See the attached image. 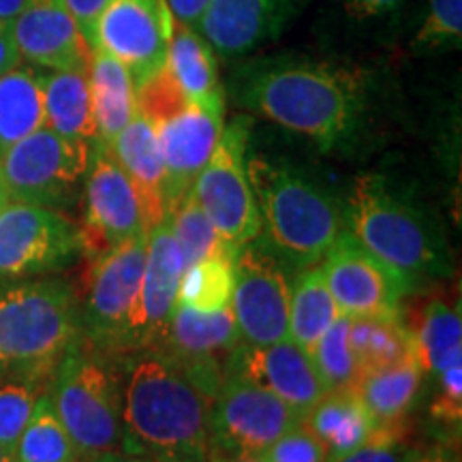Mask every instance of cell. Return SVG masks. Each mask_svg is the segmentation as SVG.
<instances>
[{
	"mask_svg": "<svg viewBox=\"0 0 462 462\" xmlns=\"http://www.w3.org/2000/svg\"><path fill=\"white\" fill-rule=\"evenodd\" d=\"M9 201V193H7V184H5V176H3V167H0V206H5Z\"/></svg>",
	"mask_w": 462,
	"mask_h": 462,
	"instance_id": "obj_49",
	"label": "cell"
},
{
	"mask_svg": "<svg viewBox=\"0 0 462 462\" xmlns=\"http://www.w3.org/2000/svg\"><path fill=\"white\" fill-rule=\"evenodd\" d=\"M234 293V259L215 255L184 270L176 302L199 313H215L231 306Z\"/></svg>",
	"mask_w": 462,
	"mask_h": 462,
	"instance_id": "obj_32",
	"label": "cell"
},
{
	"mask_svg": "<svg viewBox=\"0 0 462 462\" xmlns=\"http://www.w3.org/2000/svg\"><path fill=\"white\" fill-rule=\"evenodd\" d=\"M28 0H0V24L11 26L15 17L24 11Z\"/></svg>",
	"mask_w": 462,
	"mask_h": 462,
	"instance_id": "obj_45",
	"label": "cell"
},
{
	"mask_svg": "<svg viewBox=\"0 0 462 462\" xmlns=\"http://www.w3.org/2000/svg\"><path fill=\"white\" fill-rule=\"evenodd\" d=\"M165 69L180 86L189 103L212 112H225V92L218 82L215 50L201 37L198 28L182 24L171 17L167 39Z\"/></svg>",
	"mask_w": 462,
	"mask_h": 462,
	"instance_id": "obj_22",
	"label": "cell"
},
{
	"mask_svg": "<svg viewBox=\"0 0 462 462\" xmlns=\"http://www.w3.org/2000/svg\"><path fill=\"white\" fill-rule=\"evenodd\" d=\"M319 268L340 315L346 317H398L402 296L411 287L349 231H340Z\"/></svg>",
	"mask_w": 462,
	"mask_h": 462,
	"instance_id": "obj_14",
	"label": "cell"
},
{
	"mask_svg": "<svg viewBox=\"0 0 462 462\" xmlns=\"http://www.w3.org/2000/svg\"><path fill=\"white\" fill-rule=\"evenodd\" d=\"M421 381H424V371L418 360L407 357L379 371L362 373L354 390L377 424H385V421H401L409 413L420 394Z\"/></svg>",
	"mask_w": 462,
	"mask_h": 462,
	"instance_id": "obj_27",
	"label": "cell"
},
{
	"mask_svg": "<svg viewBox=\"0 0 462 462\" xmlns=\"http://www.w3.org/2000/svg\"><path fill=\"white\" fill-rule=\"evenodd\" d=\"M430 415L437 421L458 429L462 421V362L439 373V390Z\"/></svg>",
	"mask_w": 462,
	"mask_h": 462,
	"instance_id": "obj_40",
	"label": "cell"
},
{
	"mask_svg": "<svg viewBox=\"0 0 462 462\" xmlns=\"http://www.w3.org/2000/svg\"><path fill=\"white\" fill-rule=\"evenodd\" d=\"M343 225L371 255L394 268L409 285L448 270L446 240L435 218L381 176L364 173L354 182Z\"/></svg>",
	"mask_w": 462,
	"mask_h": 462,
	"instance_id": "obj_4",
	"label": "cell"
},
{
	"mask_svg": "<svg viewBox=\"0 0 462 462\" xmlns=\"http://www.w3.org/2000/svg\"><path fill=\"white\" fill-rule=\"evenodd\" d=\"M338 315L319 265L302 268L289 298V338L310 354Z\"/></svg>",
	"mask_w": 462,
	"mask_h": 462,
	"instance_id": "obj_29",
	"label": "cell"
},
{
	"mask_svg": "<svg viewBox=\"0 0 462 462\" xmlns=\"http://www.w3.org/2000/svg\"><path fill=\"white\" fill-rule=\"evenodd\" d=\"M140 234H148L140 198L109 146L95 142L84 180L82 253L97 259Z\"/></svg>",
	"mask_w": 462,
	"mask_h": 462,
	"instance_id": "obj_12",
	"label": "cell"
},
{
	"mask_svg": "<svg viewBox=\"0 0 462 462\" xmlns=\"http://www.w3.org/2000/svg\"><path fill=\"white\" fill-rule=\"evenodd\" d=\"M82 462H150V460L142 458V456L125 452V449H114V452L99 454V456H95V458H88V460H82Z\"/></svg>",
	"mask_w": 462,
	"mask_h": 462,
	"instance_id": "obj_47",
	"label": "cell"
},
{
	"mask_svg": "<svg viewBox=\"0 0 462 462\" xmlns=\"http://www.w3.org/2000/svg\"><path fill=\"white\" fill-rule=\"evenodd\" d=\"M86 78L97 125V142L109 146L137 112L135 82L129 69L101 48L90 50Z\"/></svg>",
	"mask_w": 462,
	"mask_h": 462,
	"instance_id": "obj_23",
	"label": "cell"
},
{
	"mask_svg": "<svg viewBox=\"0 0 462 462\" xmlns=\"http://www.w3.org/2000/svg\"><path fill=\"white\" fill-rule=\"evenodd\" d=\"M289 285L281 259L270 248L246 245L234 259L231 310L246 345H273L289 338Z\"/></svg>",
	"mask_w": 462,
	"mask_h": 462,
	"instance_id": "obj_13",
	"label": "cell"
},
{
	"mask_svg": "<svg viewBox=\"0 0 462 462\" xmlns=\"http://www.w3.org/2000/svg\"><path fill=\"white\" fill-rule=\"evenodd\" d=\"M302 421L296 409L236 373L225 374L210 404V437L217 456H259Z\"/></svg>",
	"mask_w": 462,
	"mask_h": 462,
	"instance_id": "obj_11",
	"label": "cell"
},
{
	"mask_svg": "<svg viewBox=\"0 0 462 462\" xmlns=\"http://www.w3.org/2000/svg\"><path fill=\"white\" fill-rule=\"evenodd\" d=\"M227 373L240 374L273 392L302 418L328 392L313 357L291 338L263 346L240 343L229 357Z\"/></svg>",
	"mask_w": 462,
	"mask_h": 462,
	"instance_id": "obj_16",
	"label": "cell"
},
{
	"mask_svg": "<svg viewBox=\"0 0 462 462\" xmlns=\"http://www.w3.org/2000/svg\"><path fill=\"white\" fill-rule=\"evenodd\" d=\"M22 62L20 50H17L11 26L0 24V75L11 71Z\"/></svg>",
	"mask_w": 462,
	"mask_h": 462,
	"instance_id": "obj_44",
	"label": "cell"
},
{
	"mask_svg": "<svg viewBox=\"0 0 462 462\" xmlns=\"http://www.w3.org/2000/svg\"><path fill=\"white\" fill-rule=\"evenodd\" d=\"M79 253V227L65 212L26 201H7L0 208V279L58 273Z\"/></svg>",
	"mask_w": 462,
	"mask_h": 462,
	"instance_id": "obj_10",
	"label": "cell"
},
{
	"mask_svg": "<svg viewBox=\"0 0 462 462\" xmlns=\"http://www.w3.org/2000/svg\"><path fill=\"white\" fill-rule=\"evenodd\" d=\"M304 0H212L198 31L225 60L255 51L285 31Z\"/></svg>",
	"mask_w": 462,
	"mask_h": 462,
	"instance_id": "obj_19",
	"label": "cell"
},
{
	"mask_svg": "<svg viewBox=\"0 0 462 462\" xmlns=\"http://www.w3.org/2000/svg\"><path fill=\"white\" fill-rule=\"evenodd\" d=\"M462 42V0H429L424 22L413 37V50L435 51L460 48Z\"/></svg>",
	"mask_w": 462,
	"mask_h": 462,
	"instance_id": "obj_36",
	"label": "cell"
},
{
	"mask_svg": "<svg viewBox=\"0 0 462 462\" xmlns=\"http://www.w3.org/2000/svg\"><path fill=\"white\" fill-rule=\"evenodd\" d=\"M349 323L351 317L338 315L337 321L315 345V349L310 351V357H313L328 392L354 388L362 373L349 340Z\"/></svg>",
	"mask_w": 462,
	"mask_h": 462,
	"instance_id": "obj_33",
	"label": "cell"
},
{
	"mask_svg": "<svg viewBox=\"0 0 462 462\" xmlns=\"http://www.w3.org/2000/svg\"><path fill=\"white\" fill-rule=\"evenodd\" d=\"M123 448L150 462H212L210 404L225 374L165 349H135L118 364Z\"/></svg>",
	"mask_w": 462,
	"mask_h": 462,
	"instance_id": "obj_1",
	"label": "cell"
},
{
	"mask_svg": "<svg viewBox=\"0 0 462 462\" xmlns=\"http://www.w3.org/2000/svg\"><path fill=\"white\" fill-rule=\"evenodd\" d=\"M45 126L42 71L17 65L0 75V157Z\"/></svg>",
	"mask_w": 462,
	"mask_h": 462,
	"instance_id": "obj_26",
	"label": "cell"
},
{
	"mask_svg": "<svg viewBox=\"0 0 462 462\" xmlns=\"http://www.w3.org/2000/svg\"><path fill=\"white\" fill-rule=\"evenodd\" d=\"M418 462H460L458 452L448 448H432L429 452H421Z\"/></svg>",
	"mask_w": 462,
	"mask_h": 462,
	"instance_id": "obj_46",
	"label": "cell"
},
{
	"mask_svg": "<svg viewBox=\"0 0 462 462\" xmlns=\"http://www.w3.org/2000/svg\"><path fill=\"white\" fill-rule=\"evenodd\" d=\"M79 337V302L67 281L0 279V381L48 385L62 354Z\"/></svg>",
	"mask_w": 462,
	"mask_h": 462,
	"instance_id": "obj_3",
	"label": "cell"
},
{
	"mask_svg": "<svg viewBox=\"0 0 462 462\" xmlns=\"http://www.w3.org/2000/svg\"><path fill=\"white\" fill-rule=\"evenodd\" d=\"M107 0H65L67 9L71 11L73 20L78 22L79 31H82L86 43L92 48V39H95V24L99 17L101 9L106 7Z\"/></svg>",
	"mask_w": 462,
	"mask_h": 462,
	"instance_id": "obj_41",
	"label": "cell"
},
{
	"mask_svg": "<svg viewBox=\"0 0 462 462\" xmlns=\"http://www.w3.org/2000/svg\"><path fill=\"white\" fill-rule=\"evenodd\" d=\"M14 458L15 462H79L78 449L58 418L48 390L34 404L31 420L14 448Z\"/></svg>",
	"mask_w": 462,
	"mask_h": 462,
	"instance_id": "obj_31",
	"label": "cell"
},
{
	"mask_svg": "<svg viewBox=\"0 0 462 462\" xmlns=\"http://www.w3.org/2000/svg\"><path fill=\"white\" fill-rule=\"evenodd\" d=\"M167 218H170L171 234L176 238L178 246H180L187 268L201 262V259L227 255L223 251L221 240H218L215 225L210 223V218L206 217V212L195 201L193 193H189L180 204L173 208Z\"/></svg>",
	"mask_w": 462,
	"mask_h": 462,
	"instance_id": "obj_34",
	"label": "cell"
},
{
	"mask_svg": "<svg viewBox=\"0 0 462 462\" xmlns=\"http://www.w3.org/2000/svg\"><path fill=\"white\" fill-rule=\"evenodd\" d=\"M0 208H3V206H0Z\"/></svg>",
	"mask_w": 462,
	"mask_h": 462,
	"instance_id": "obj_52",
	"label": "cell"
},
{
	"mask_svg": "<svg viewBox=\"0 0 462 462\" xmlns=\"http://www.w3.org/2000/svg\"><path fill=\"white\" fill-rule=\"evenodd\" d=\"M366 79L356 69L313 60H262L238 79V101L282 129L334 148L357 129Z\"/></svg>",
	"mask_w": 462,
	"mask_h": 462,
	"instance_id": "obj_2",
	"label": "cell"
},
{
	"mask_svg": "<svg viewBox=\"0 0 462 462\" xmlns=\"http://www.w3.org/2000/svg\"><path fill=\"white\" fill-rule=\"evenodd\" d=\"M114 159L123 167L142 204L146 231L167 217L165 199V170L152 123L140 112L109 143Z\"/></svg>",
	"mask_w": 462,
	"mask_h": 462,
	"instance_id": "obj_20",
	"label": "cell"
},
{
	"mask_svg": "<svg viewBox=\"0 0 462 462\" xmlns=\"http://www.w3.org/2000/svg\"><path fill=\"white\" fill-rule=\"evenodd\" d=\"M413 357L424 373H443L462 362V319L460 306L432 300L424 306L411 328Z\"/></svg>",
	"mask_w": 462,
	"mask_h": 462,
	"instance_id": "obj_28",
	"label": "cell"
},
{
	"mask_svg": "<svg viewBox=\"0 0 462 462\" xmlns=\"http://www.w3.org/2000/svg\"><path fill=\"white\" fill-rule=\"evenodd\" d=\"M148 234L92 259L82 317V337L109 356L129 354L131 332L146 265Z\"/></svg>",
	"mask_w": 462,
	"mask_h": 462,
	"instance_id": "obj_8",
	"label": "cell"
},
{
	"mask_svg": "<svg viewBox=\"0 0 462 462\" xmlns=\"http://www.w3.org/2000/svg\"><path fill=\"white\" fill-rule=\"evenodd\" d=\"M170 26L165 0H107L97 17L92 48L123 62L140 84L165 67Z\"/></svg>",
	"mask_w": 462,
	"mask_h": 462,
	"instance_id": "obj_15",
	"label": "cell"
},
{
	"mask_svg": "<svg viewBox=\"0 0 462 462\" xmlns=\"http://www.w3.org/2000/svg\"><path fill=\"white\" fill-rule=\"evenodd\" d=\"M212 0H165L167 9H170V15L176 22H182V24L198 28L201 15L206 14L208 5Z\"/></svg>",
	"mask_w": 462,
	"mask_h": 462,
	"instance_id": "obj_43",
	"label": "cell"
},
{
	"mask_svg": "<svg viewBox=\"0 0 462 462\" xmlns=\"http://www.w3.org/2000/svg\"><path fill=\"white\" fill-rule=\"evenodd\" d=\"M225 129V112H212L195 103L154 125L165 170L167 215L187 198L199 171L215 152Z\"/></svg>",
	"mask_w": 462,
	"mask_h": 462,
	"instance_id": "obj_17",
	"label": "cell"
},
{
	"mask_svg": "<svg viewBox=\"0 0 462 462\" xmlns=\"http://www.w3.org/2000/svg\"><path fill=\"white\" fill-rule=\"evenodd\" d=\"M265 462H330L323 443L300 421L259 454Z\"/></svg>",
	"mask_w": 462,
	"mask_h": 462,
	"instance_id": "obj_39",
	"label": "cell"
},
{
	"mask_svg": "<svg viewBox=\"0 0 462 462\" xmlns=\"http://www.w3.org/2000/svg\"><path fill=\"white\" fill-rule=\"evenodd\" d=\"M248 118L238 116L223 129L215 152L195 180L193 198L215 225L223 251L231 259L262 231L259 210L246 170Z\"/></svg>",
	"mask_w": 462,
	"mask_h": 462,
	"instance_id": "obj_7",
	"label": "cell"
},
{
	"mask_svg": "<svg viewBox=\"0 0 462 462\" xmlns=\"http://www.w3.org/2000/svg\"><path fill=\"white\" fill-rule=\"evenodd\" d=\"M420 454V449L404 439L401 420L377 424L360 448L330 462H418Z\"/></svg>",
	"mask_w": 462,
	"mask_h": 462,
	"instance_id": "obj_37",
	"label": "cell"
},
{
	"mask_svg": "<svg viewBox=\"0 0 462 462\" xmlns=\"http://www.w3.org/2000/svg\"><path fill=\"white\" fill-rule=\"evenodd\" d=\"M212 462H218V460H217V456H215V458H212Z\"/></svg>",
	"mask_w": 462,
	"mask_h": 462,
	"instance_id": "obj_51",
	"label": "cell"
},
{
	"mask_svg": "<svg viewBox=\"0 0 462 462\" xmlns=\"http://www.w3.org/2000/svg\"><path fill=\"white\" fill-rule=\"evenodd\" d=\"M240 343L242 337L231 306L215 313H199L176 302L163 343L152 349H165L182 360L223 366L221 357L229 360Z\"/></svg>",
	"mask_w": 462,
	"mask_h": 462,
	"instance_id": "obj_21",
	"label": "cell"
},
{
	"mask_svg": "<svg viewBox=\"0 0 462 462\" xmlns=\"http://www.w3.org/2000/svg\"><path fill=\"white\" fill-rule=\"evenodd\" d=\"M90 163V146L67 140L50 126L20 140L0 157L9 201L65 210L78 199Z\"/></svg>",
	"mask_w": 462,
	"mask_h": 462,
	"instance_id": "obj_9",
	"label": "cell"
},
{
	"mask_svg": "<svg viewBox=\"0 0 462 462\" xmlns=\"http://www.w3.org/2000/svg\"><path fill=\"white\" fill-rule=\"evenodd\" d=\"M135 103L137 112L154 126L187 107L189 99L184 97L180 86L173 82L171 73L163 67L143 82L135 84Z\"/></svg>",
	"mask_w": 462,
	"mask_h": 462,
	"instance_id": "obj_38",
	"label": "cell"
},
{
	"mask_svg": "<svg viewBox=\"0 0 462 462\" xmlns=\"http://www.w3.org/2000/svg\"><path fill=\"white\" fill-rule=\"evenodd\" d=\"M217 456V454H215ZM218 462H265L262 456L242 454V456H217Z\"/></svg>",
	"mask_w": 462,
	"mask_h": 462,
	"instance_id": "obj_48",
	"label": "cell"
},
{
	"mask_svg": "<svg viewBox=\"0 0 462 462\" xmlns=\"http://www.w3.org/2000/svg\"><path fill=\"white\" fill-rule=\"evenodd\" d=\"M246 170L270 251L300 268L317 265L345 227L343 208L287 163L253 157Z\"/></svg>",
	"mask_w": 462,
	"mask_h": 462,
	"instance_id": "obj_5",
	"label": "cell"
},
{
	"mask_svg": "<svg viewBox=\"0 0 462 462\" xmlns=\"http://www.w3.org/2000/svg\"><path fill=\"white\" fill-rule=\"evenodd\" d=\"M45 388L48 385L28 379L0 381V446L14 452L17 439Z\"/></svg>",
	"mask_w": 462,
	"mask_h": 462,
	"instance_id": "obj_35",
	"label": "cell"
},
{
	"mask_svg": "<svg viewBox=\"0 0 462 462\" xmlns=\"http://www.w3.org/2000/svg\"><path fill=\"white\" fill-rule=\"evenodd\" d=\"M45 126L67 140L97 142L88 78L84 71H42Z\"/></svg>",
	"mask_w": 462,
	"mask_h": 462,
	"instance_id": "obj_25",
	"label": "cell"
},
{
	"mask_svg": "<svg viewBox=\"0 0 462 462\" xmlns=\"http://www.w3.org/2000/svg\"><path fill=\"white\" fill-rule=\"evenodd\" d=\"M184 270L187 263L171 234L170 218L165 217L152 229H148L146 265H143L137 310L133 317V351L152 349L163 343Z\"/></svg>",
	"mask_w": 462,
	"mask_h": 462,
	"instance_id": "obj_18",
	"label": "cell"
},
{
	"mask_svg": "<svg viewBox=\"0 0 462 462\" xmlns=\"http://www.w3.org/2000/svg\"><path fill=\"white\" fill-rule=\"evenodd\" d=\"M345 11L354 15L356 20H371V17H381L394 14L404 0H340Z\"/></svg>",
	"mask_w": 462,
	"mask_h": 462,
	"instance_id": "obj_42",
	"label": "cell"
},
{
	"mask_svg": "<svg viewBox=\"0 0 462 462\" xmlns=\"http://www.w3.org/2000/svg\"><path fill=\"white\" fill-rule=\"evenodd\" d=\"M302 424L326 446L330 460L354 452L373 435L377 420L354 388L330 390L302 418Z\"/></svg>",
	"mask_w": 462,
	"mask_h": 462,
	"instance_id": "obj_24",
	"label": "cell"
},
{
	"mask_svg": "<svg viewBox=\"0 0 462 462\" xmlns=\"http://www.w3.org/2000/svg\"><path fill=\"white\" fill-rule=\"evenodd\" d=\"M349 340L362 373L413 357L411 332L398 317H351Z\"/></svg>",
	"mask_w": 462,
	"mask_h": 462,
	"instance_id": "obj_30",
	"label": "cell"
},
{
	"mask_svg": "<svg viewBox=\"0 0 462 462\" xmlns=\"http://www.w3.org/2000/svg\"><path fill=\"white\" fill-rule=\"evenodd\" d=\"M0 462H15L14 452H11V449H7L5 446H0Z\"/></svg>",
	"mask_w": 462,
	"mask_h": 462,
	"instance_id": "obj_50",
	"label": "cell"
},
{
	"mask_svg": "<svg viewBox=\"0 0 462 462\" xmlns=\"http://www.w3.org/2000/svg\"><path fill=\"white\" fill-rule=\"evenodd\" d=\"M112 357L84 337L75 338L45 388L79 462L123 448L120 374Z\"/></svg>",
	"mask_w": 462,
	"mask_h": 462,
	"instance_id": "obj_6",
	"label": "cell"
}]
</instances>
